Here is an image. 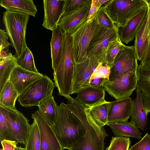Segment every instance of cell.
I'll return each mask as SVG.
<instances>
[{
	"mask_svg": "<svg viewBox=\"0 0 150 150\" xmlns=\"http://www.w3.org/2000/svg\"><path fill=\"white\" fill-rule=\"evenodd\" d=\"M16 57L10 52L6 57L0 59V92L6 83L9 80L12 71L17 65Z\"/></svg>",
	"mask_w": 150,
	"mask_h": 150,
	"instance_id": "f1b7e54d",
	"label": "cell"
},
{
	"mask_svg": "<svg viewBox=\"0 0 150 150\" xmlns=\"http://www.w3.org/2000/svg\"><path fill=\"white\" fill-rule=\"evenodd\" d=\"M110 73V67L109 66L103 65L102 63H100L91 75L90 84L92 80L104 83L107 80H109Z\"/></svg>",
	"mask_w": 150,
	"mask_h": 150,
	"instance_id": "d6a6232c",
	"label": "cell"
},
{
	"mask_svg": "<svg viewBox=\"0 0 150 150\" xmlns=\"http://www.w3.org/2000/svg\"><path fill=\"white\" fill-rule=\"evenodd\" d=\"M0 59L6 57L8 55L10 52H9L8 49H4L0 51Z\"/></svg>",
	"mask_w": 150,
	"mask_h": 150,
	"instance_id": "7bdbcfd3",
	"label": "cell"
},
{
	"mask_svg": "<svg viewBox=\"0 0 150 150\" xmlns=\"http://www.w3.org/2000/svg\"><path fill=\"white\" fill-rule=\"evenodd\" d=\"M150 43V38H149V43Z\"/></svg>",
	"mask_w": 150,
	"mask_h": 150,
	"instance_id": "f6af8a7d",
	"label": "cell"
},
{
	"mask_svg": "<svg viewBox=\"0 0 150 150\" xmlns=\"http://www.w3.org/2000/svg\"><path fill=\"white\" fill-rule=\"evenodd\" d=\"M86 1V0H64L62 16L68 12L79 7Z\"/></svg>",
	"mask_w": 150,
	"mask_h": 150,
	"instance_id": "f35d334b",
	"label": "cell"
},
{
	"mask_svg": "<svg viewBox=\"0 0 150 150\" xmlns=\"http://www.w3.org/2000/svg\"><path fill=\"white\" fill-rule=\"evenodd\" d=\"M100 29L96 16L86 21L71 34L74 62L78 63L86 56L91 42Z\"/></svg>",
	"mask_w": 150,
	"mask_h": 150,
	"instance_id": "8992f818",
	"label": "cell"
},
{
	"mask_svg": "<svg viewBox=\"0 0 150 150\" xmlns=\"http://www.w3.org/2000/svg\"><path fill=\"white\" fill-rule=\"evenodd\" d=\"M43 75L25 69L17 65L12 71L9 80L20 95L28 86Z\"/></svg>",
	"mask_w": 150,
	"mask_h": 150,
	"instance_id": "e0dca14e",
	"label": "cell"
},
{
	"mask_svg": "<svg viewBox=\"0 0 150 150\" xmlns=\"http://www.w3.org/2000/svg\"><path fill=\"white\" fill-rule=\"evenodd\" d=\"M130 144L129 137H112L110 145L106 150H129Z\"/></svg>",
	"mask_w": 150,
	"mask_h": 150,
	"instance_id": "836d02e7",
	"label": "cell"
},
{
	"mask_svg": "<svg viewBox=\"0 0 150 150\" xmlns=\"http://www.w3.org/2000/svg\"><path fill=\"white\" fill-rule=\"evenodd\" d=\"M147 7L144 0H111L105 6V9L111 20L120 28Z\"/></svg>",
	"mask_w": 150,
	"mask_h": 150,
	"instance_id": "277c9868",
	"label": "cell"
},
{
	"mask_svg": "<svg viewBox=\"0 0 150 150\" xmlns=\"http://www.w3.org/2000/svg\"><path fill=\"white\" fill-rule=\"evenodd\" d=\"M41 143L39 128L36 121H33L30 126L27 140L25 150H40Z\"/></svg>",
	"mask_w": 150,
	"mask_h": 150,
	"instance_id": "4dcf8cb0",
	"label": "cell"
},
{
	"mask_svg": "<svg viewBox=\"0 0 150 150\" xmlns=\"http://www.w3.org/2000/svg\"><path fill=\"white\" fill-rule=\"evenodd\" d=\"M0 150H3V149H0Z\"/></svg>",
	"mask_w": 150,
	"mask_h": 150,
	"instance_id": "bcb514c9",
	"label": "cell"
},
{
	"mask_svg": "<svg viewBox=\"0 0 150 150\" xmlns=\"http://www.w3.org/2000/svg\"><path fill=\"white\" fill-rule=\"evenodd\" d=\"M52 31L50 44L52 67L54 71L57 68L61 57L65 34L58 26Z\"/></svg>",
	"mask_w": 150,
	"mask_h": 150,
	"instance_id": "603a6c76",
	"label": "cell"
},
{
	"mask_svg": "<svg viewBox=\"0 0 150 150\" xmlns=\"http://www.w3.org/2000/svg\"><path fill=\"white\" fill-rule=\"evenodd\" d=\"M29 16L8 11L3 12V22L17 57H19L27 47L25 36Z\"/></svg>",
	"mask_w": 150,
	"mask_h": 150,
	"instance_id": "3957f363",
	"label": "cell"
},
{
	"mask_svg": "<svg viewBox=\"0 0 150 150\" xmlns=\"http://www.w3.org/2000/svg\"><path fill=\"white\" fill-rule=\"evenodd\" d=\"M132 100L128 97L110 102L108 123L127 121L132 107Z\"/></svg>",
	"mask_w": 150,
	"mask_h": 150,
	"instance_id": "2e32d148",
	"label": "cell"
},
{
	"mask_svg": "<svg viewBox=\"0 0 150 150\" xmlns=\"http://www.w3.org/2000/svg\"><path fill=\"white\" fill-rule=\"evenodd\" d=\"M4 140L17 141L8 127L3 115L0 111V141L1 142Z\"/></svg>",
	"mask_w": 150,
	"mask_h": 150,
	"instance_id": "d590c367",
	"label": "cell"
},
{
	"mask_svg": "<svg viewBox=\"0 0 150 150\" xmlns=\"http://www.w3.org/2000/svg\"><path fill=\"white\" fill-rule=\"evenodd\" d=\"M109 1L110 0H92L87 21H90L94 18L100 7L105 6Z\"/></svg>",
	"mask_w": 150,
	"mask_h": 150,
	"instance_id": "8d00e7d4",
	"label": "cell"
},
{
	"mask_svg": "<svg viewBox=\"0 0 150 150\" xmlns=\"http://www.w3.org/2000/svg\"><path fill=\"white\" fill-rule=\"evenodd\" d=\"M19 95L12 83L8 81L0 92V106L16 110L15 104Z\"/></svg>",
	"mask_w": 150,
	"mask_h": 150,
	"instance_id": "83f0119b",
	"label": "cell"
},
{
	"mask_svg": "<svg viewBox=\"0 0 150 150\" xmlns=\"http://www.w3.org/2000/svg\"><path fill=\"white\" fill-rule=\"evenodd\" d=\"M8 36L5 30L0 29V51L7 49L11 45L8 42Z\"/></svg>",
	"mask_w": 150,
	"mask_h": 150,
	"instance_id": "ab89813d",
	"label": "cell"
},
{
	"mask_svg": "<svg viewBox=\"0 0 150 150\" xmlns=\"http://www.w3.org/2000/svg\"><path fill=\"white\" fill-rule=\"evenodd\" d=\"M105 96L103 86H90L79 91L76 98L83 105L89 108L105 101Z\"/></svg>",
	"mask_w": 150,
	"mask_h": 150,
	"instance_id": "d6986e66",
	"label": "cell"
},
{
	"mask_svg": "<svg viewBox=\"0 0 150 150\" xmlns=\"http://www.w3.org/2000/svg\"></svg>",
	"mask_w": 150,
	"mask_h": 150,
	"instance_id": "7dc6e473",
	"label": "cell"
},
{
	"mask_svg": "<svg viewBox=\"0 0 150 150\" xmlns=\"http://www.w3.org/2000/svg\"><path fill=\"white\" fill-rule=\"evenodd\" d=\"M67 99V104L62 102L57 106L56 119L51 127L63 149L70 150L86 130L81 118L83 105L70 96Z\"/></svg>",
	"mask_w": 150,
	"mask_h": 150,
	"instance_id": "6da1fadb",
	"label": "cell"
},
{
	"mask_svg": "<svg viewBox=\"0 0 150 150\" xmlns=\"http://www.w3.org/2000/svg\"><path fill=\"white\" fill-rule=\"evenodd\" d=\"M136 92V97L132 101L130 122L139 129L145 131L148 128L147 114L143 103L141 91L137 88Z\"/></svg>",
	"mask_w": 150,
	"mask_h": 150,
	"instance_id": "ffe728a7",
	"label": "cell"
},
{
	"mask_svg": "<svg viewBox=\"0 0 150 150\" xmlns=\"http://www.w3.org/2000/svg\"><path fill=\"white\" fill-rule=\"evenodd\" d=\"M15 150H25V148L22 147L21 146L17 147Z\"/></svg>",
	"mask_w": 150,
	"mask_h": 150,
	"instance_id": "ee69618b",
	"label": "cell"
},
{
	"mask_svg": "<svg viewBox=\"0 0 150 150\" xmlns=\"http://www.w3.org/2000/svg\"><path fill=\"white\" fill-rule=\"evenodd\" d=\"M31 117L36 121L39 128L41 143L40 150H63L51 127L38 110L32 114Z\"/></svg>",
	"mask_w": 150,
	"mask_h": 150,
	"instance_id": "5bb4252c",
	"label": "cell"
},
{
	"mask_svg": "<svg viewBox=\"0 0 150 150\" xmlns=\"http://www.w3.org/2000/svg\"><path fill=\"white\" fill-rule=\"evenodd\" d=\"M64 0H44V16L42 26L52 31L62 16Z\"/></svg>",
	"mask_w": 150,
	"mask_h": 150,
	"instance_id": "9a60e30c",
	"label": "cell"
},
{
	"mask_svg": "<svg viewBox=\"0 0 150 150\" xmlns=\"http://www.w3.org/2000/svg\"><path fill=\"white\" fill-rule=\"evenodd\" d=\"M119 29L115 24L110 28L100 29L91 42L86 56L94 57L104 64L108 45L110 42L119 37Z\"/></svg>",
	"mask_w": 150,
	"mask_h": 150,
	"instance_id": "30bf717a",
	"label": "cell"
},
{
	"mask_svg": "<svg viewBox=\"0 0 150 150\" xmlns=\"http://www.w3.org/2000/svg\"><path fill=\"white\" fill-rule=\"evenodd\" d=\"M110 102H104L88 108L85 107L88 114L94 122L100 127L108 123V116Z\"/></svg>",
	"mask_w": 150,
	"mask_h": 150,
	"instance_id": "4316f807",
	"label": "cell"
},
{
	"mask_svg": "<svg viewBox=\"0 0 150 150\" xmlns=\"http://www.w3.org/2000/svg\"><path fill=\"white\" fill-rule=\"evenodd\" d=\"M129 150H150V134L147 132L139 142L132 146Z\"/></svg>",
	"mask_w": 150,
	"mask_h": 150,
	"instance_id": "74e56055",
	"label": "cell"
},
{
	"mask_svg": "<svg viewBox=\"0 0 150 150\" xmlns=\"http://www.w3.org/2000/svg\"><path fill=\"white\" fill-rule=\"evenodd\" d=\"M55 86L50 78L45 75L25 89L19 95L18 101L24 107L38 106L40 101L52 94Z\"/></svg>",
	"mask_w": 150,
	"mask_h": 150,
	"instance_id": "52a82bcc",
	"label": "cell"
},
{
	"mask_svg": "<svg viewBox=\"0 0 150 150\" xmlns=\"http://www.w3.org/2000/svg\"><path fill=\"white\" fill-rule=\"evenodd\" d=\"M137 88L141 91L143 101L147 114L150 112V67L141 63L136 71Z\"/></svg>",
	"mask_w": 150,
	"mask_h": 150,
	"instance_id": "44dd1931",
	"label": "cell"
},
{
	"mask_svg": "<svg viewBox=\"0 0 150 150\" xmlns=\"http://www.w3.org/2000/svg\"><path fill=\"white\" fill-rule=\"evenodd\" d=\"M148 12V7L144 8L129 20L125 26L119 28V37L123 43L127 44L134 40Z\"/></svg>",
	"mask_w": 150,
	"mask_h": 150,
	"instance_id": "ac0fdd59",
	"label": "cell"
},
{
	"mask_svg": "<svg viewBox=\"0 0 150 150\" xmlns=\"http://www.w3.org/2000/svg\"><path fill=\"white\" fill-rule=\"evenodd\" d=\"M1 142L3 150H15L17 147L16 141L4 140Z\"/></svg>",
	"mask_w": 150,
	"mask_h": 150,
	"instance_id": "60d3db41",
	"label": "cell"
},
{
	"mask_svg": "<svg viewBox=\"0 0 150 150\" xmlns=\"http://www.w3.org/2000/svg\"><path fill=\"white\" fill-rule=\"evenodd\" d=\"M96 16L100 29L110 28L115 24L106 13L105 6L100 7Z\"/></svg>",
	"mask_w": 150,
	"mask_h": 150,
	"instance_id": "e575fe53",
	"label": "cell"
},
{
	"mask_svg": "<svg viewBox=\"0 0 150 150\" xmlns=\"http://www.w3.org/2000/svg\"><path fill=\"white\" fill-rule=\"evenodd\" d=\"M148 14L143 24L138 30L135 38L134 49L138 59L141 62L149 45V37L147 30Z\"/></svg>",
	"mask_w": 150,
	"mask_h": 150,
	"instance_id": "d4e9b609",
	"label": "cell"
},
{
	"mask_svg": "<svg viewBox=\"0 0 150 150\" xmlns=\"http://www.w3.org/2000/svg\"><path fill=\"white\" fill-rule=\"evenodd\" d=\"M16 61L17 66L25 69L40 73L36 67L33 54L27 47L19 57H16Z\"/></svg>",
	"mask_w": 150,
	"mask_h": 150,
	"instance_id": "f546056e",
	"label": "cell"
},
{
	"mask_svg": "<svg viewBox=\"0 0 150 150\" xmlns=\"http://www.w3.org/2000/svg\"><path fill=\"white\" fill-rule=\"evenodd\" d=\"M0 111L3 115L7 125L16 139L20 143L26 145L30 126L29 120L21 112L0 106Z\"/></svg>",
	"mask_w": 150,
	"mask_h": 150,
	"instance_id": "9c48e42d",
	"label": "cell"
},
{
	"mask_svg": "<svg viewBox=\"0 0 150 150\" xmlns=\"http://www.w3.org/2000/svg\"><path fill=\"white\" fill-rule=\"evenodd\" d=\"M138 60L134 46H128L123 44L110 67L109 80H117L128 72H136L138 66Z\"/></svg>",
	"mask_w": 150,
	"mask_h": 150,
	"instance_id": "ba28073f",
	"label": "cell"
},
{
	"mask_svg": "<svg viewBox=\"0 0 150 150\" xmlns=\"http://www.w3.org/2000/svg\"><path fill=\"white\" fill-rule=\"evenodd\" d=\"M100 63L96 59L87 56L80 62H74L71 94L77 93L81 90L90 86L91 77Z\"/></svg>",
	"mask_w": 150,
	"mask_h": 150,
	"instance_id": "8fae6325",
	"label": "cell"
},
{
	"mask_svg": "<svg viewBox=\"0 0 150 150\" xmlns=\"http://www.w3.org/2000/svg\"><path fill=\"white\" fill-rule=\"evenodd\" d=\"M81 118L86 133L70 150H104V140L108 135L104 127H100L94 122L84 106Z\"/></svg>",
	"mask_w": 150,
	"mask_h": 150,
	"instance_id": "5b68a950",
	"label": "cell"
},
{
	"mask_svg": "<svg viewBox=\"0 0 150 150\" xmlns=\"http://www.w3.org/2000/svg\"><path fill=\"white\" fill-rule=\"evenodd\" d=\"M74 69L72 40L70 34H64L63 50L59 62L53 73L58 94L66 98L70 96Z\"/></svg>",
	"mask_w": 150,
	"mask_h": 150,
	"instance_id": "7a4b0ae2",
	"label": "cell"
},
{
	"mask_svg": "<svg viewBox=\"0 0 150 150\" xmlns=\"http://www.w3.org/2000/svg\"><path fill=\"white\" fill-rule=\"evenodd\" d=\"M57 106L52 94L40 101L38 106L40 114L51 127L56 119Z\"/></svg>",
	"mask_w": 150,
	"mask_h": 150,
	"instance_id": "484cf974",
	"label": "cell"
},
{
	"mask_svg": "<svg viewBox=\"0 0 150 150\" xmlns=\"http://www.w3.org/2000/svg\"><path fill=\"white\" fill-rule=\"evenodd\" d=\"M137 81L136 72L130 71L117 80H107L103 86L105 91L117 100L129 97L137 88Z\"/></svg>",
	"mask_w": 150,
	"mask_h": 150,
	"instance_id": "7c38bea8",
	"label": "cell"
},
{
	"mask_svg": "<svg viewBox=\"0 0 150 150\" xmlns=\"http://www.w3.org/2000/svg\"><path fill=\"white\" fill-rule=\"evenodd\" d=\"M91 1V0H86L80 6L61 17L57 26L64 34H71L87 21Z\"/></svg>",
	"mask_w": 150,
	"mask_h": 150,
	"instance_id": "4fadbf2b",
	"label": "cell"
},
{
	"mask_svg": "<svg viewBox=\"0 0 150 150\" xmlns=\"http://www.w3.org/2000/svg\"><path fill=\"white\" fill-rule=\"evenodd\" d=\"M0 5L6 11L21 13L34 17L38 11L32 0H1Z\"/></svg>",
	"mask_w": 150,
	"mask_h": 150,
	"instance_id": "7402d4cb",
	"label": "cell"
},
{
	"mask_svg": "<svg viewBox=\"0 0 150 150\" xmlns=\"http://www.w3.org/2000/svg\"><path fill=\"white\" fill-rule=\"evenodd\" d=\"M140 63L146 66L150 67V43L149 44L144 55Z\"/></svg>",
	"mask_w": 150,
	"mask_h": 150,
	"instance_id": "b9f144b4",
	"label": "cell"
},
{
	"mask_svg": "<svg viewBox=\"0 0 150 150\" xmlns=\"http://www.w3.org/2000/svg\"><path fill=\"white\" fill-rule=\"evenodd\" d=\"M107 125L116 136L130 137L138 139L142 138L140 131L130 121L108 123Z\"/></svg>",
	"mask_w": 150,
	"mask_h": 150,
	"instance_id": "cb8c5ba5",
	"label": "cell"
},
{
	"mask_svg": "<svg viewBox=\"0 0 150 150\" xmlns=\"http://www.w3.org/2000/svg\"><path fill=\"white\" fill-rule=\"evenodd\" d=\"M123 44L119 37L110 42L105 54L104 65L110 67Z\"/></svg>",
	"mask_w": 150,
	"mask_h": 150,
	"instance_id": "1f68e13d",
	"label": "cell"
}]
</instances>
